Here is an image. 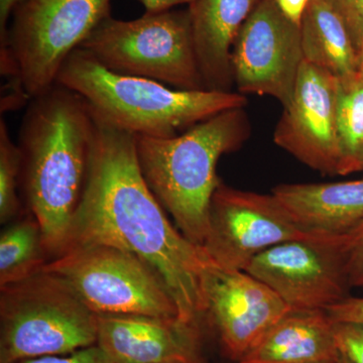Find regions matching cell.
<instances>
[{"instance_id":"f1b7e54d","label":"cell","mask_w":363,"mask_h":363,"mask_svg":"<svg viewBox=\"0 0 363 363\" xmlns=\"http://www.w3.org/2000/svg\"><path fill=\"white\" fill-rule=\"evenodd\" d=\"M140 1L145 7V13H156L171 11L173 7L181 6V4L190 6L194 0H140Z\"/></svg>"},{"instance_id":"52a82bcc","label":"cell","mask_w":363,"mask_h":363,"mask_svg":"<svg viewBox=\"0 0 363 363\" xmlns=\"http://www.w3.org/2000/svg\"><path fill=\"white\" fill-rule=\"evenodd\" d=\"M43 271L65 279L97 315L181 318L159 272L121 248L75 245L50 259Z\"/></svg>"},{"instance_id":"f546056e","label":"cell","mask_w":363,"mask_h":363,"mask_svg":"<svg viewBox=\"0 0 363 363\" xmlns=\"http://www.w3.org/2000/svg\"><path fill=\"white\" fill-rule=\"evenodd\" d=\"M358 73L363 75V40L362 47H360L359 50V70H358Z\"/></svg>"},{"instance_id":"1f68e13d","label":"cell","mask_w":363,"mask_h":363,"mask_svg":"<svg viewBox=\"0 0 363 363\" xmlns=\"http://www.w3.org/2000/svg\"><path fill=\"white\" fill-rule=\"evenodd\" d=\"M338 363V362H337Z\"/></svg>"},{"instance_id":"5bb4252c","label":"cell","mask_w":363,"mask_h":363,"mask_svg":"<svg viewBox=\"0 0 363 363\" xmlns=\"http://www.w3.org/2000/svg\"><path fill=\"white\" fill-rule=\"evenodd\" d=\"M98 345L114 363H207L200 321L98 315Z\"/></svg>"},{"instance_id":"4316f807","label":"cell","mask_w":363,"mask_h":363,"mask_svg":"<svg viewBox=\"0 0 363 363\" xmlns=\"http://www.w3.org/2000/svg\"><path fill=\"white\" fill-rule=\"evenodd\" d=\"M276 1L281 13L285 14L289 20L301 26L306 9L312 0H276Z\"/></svg>"},{"instance_id":"ac0fdd59","label":"cell","mask_w":363,"mask_h":363,"mask_svg":"<svg viewBox=\"0 0 363 363\" xmlns=\"http://www.w3.org/2000/svg\"><path fill=\"white\" fill-rule=\"evenodd\" d=\"M300 28L305 61L336 78L358 73L359 54L347 26L329 0H312Z\"/></svg>"},{"instance_id":"9c48e42d","label":"cell","mask_w":363,"mask_h":363,"mask_svg":"<svg viewBox=\"0 0 363 363\" xmlns=\"http://www.w3.org/2000/svg\"><path fill=\"white\" fill-rule=\"evenodd\" d=\"M292 310H325L350 297L347 234L285 241L255 257L245 271Z\"/></svg>"},{"instance_id":"5b68a950","label":"cell","mask_w":363,"mask_h":363,"mask_svg":"<svg viewBox=\"0 0 363 363\" xmlns=\"http://www.w3.org/2000/svg\"><path fill=\"white\" fill-rule=\"evenodd\" d=\"M98 315L65 279L40 271L0 288V363L96 345Z\"/></svg>"},{"instance_id":"ba28073f","label":"cell","mask_w":363,"mask_h":363,"mask_svg":"<svg viewBox=\"0 0 363 363\" xmlns=\"http://www.w3.org/2000/svg\"><path fill=\"white\" fill-rule=\"evenodd\" d=\"M111 0H23L11 14L1 51L9 52L30 99L57 84L69 56L111 16Z\"/></svg>"},{"instance_id":"603a6c76","label":"cell","mask_w":363,"mask_h":363,"mask_svg":"<svg viewBox=\"0 0 363 363\" xmlns=\"http://www.w3.org/2000/svg\"><path fill=\"white\" fill-rule=\"evenodd\" d=\"M341 18L359 54L363 40V0H329Z\"/></svg>"},{"instance_id":"d4e9b609","label":"cell","mask_w":363,"mask_h":363,"mask_svg":"<svg viewBox=\"0 0 363 363\" xmlns=\"http://www.w3.org/2000/svg\"><path fill=\"white\" fill-rule=\"evenodd\" d=\"M16 363H114L98 344L67 354L48 355Z\"/></svg>"},{"instance_id":"ffe728a7","label":"cell","mask_w":363,"mask_h":363,"mask_svg":"<svg viewBox=\"0 0 363 363\" xmlns=\"http://www.w3.org/2000/svg\"><path fill=\"white\" fill-rule=\"evenodd\" d=\"M336 125L339 145L337 175L363 172V75L338 78Z\"/></svg>"},{"instance_id":"7402d4cb","label":"cell","mask_w":363,"mask_h":363,"mask_svg":"<svg viewBox=\"0 0 363 363\" xmlns=\"http://www.w3.org/2000/svg\"><path fill=\"white\" fill-rule=\"evenodd\" d=\"M335 335L339 351L351 363H363V324L335 322Z\"/></svg>"},{"instance_id":"6da1fadb","label":"cell","mask_w":363,"mask_h":363,"mask_svg":"<svg viewBox=\"0 0 363 363\" xmlns=\"http://www.w3.org/2000/svg\"><path fill=\"white\" fill-rule=\"evenodd\" d=\"M95 118L87 182L63 252L105 245L133 253L159 272L182 319L201 321L203 274L211 259L174 226L150 190L138 164L136 136Z\"/></svg>"},{"instance_id":"4fadbf2b","label":"cell","mask_w":363,"mask_h":363,"mask_svg":"<svg viewBox=\"0 0 363 363\" xmlns=\"http://www.w3.org/2000/svg\"><path fill=\"white\" fill-rule=\"evenodd\" d=\"M337 82L335 76L304 60L292 102L284 107L274 133L278 147L329 175H337L339 164Z\"/></svg>"},{"instance_id":"d6986e66","label":"cell","mask_w":363,"mask_h":363,"mask_svg":"<svg viewBox=\"0 0 363 363\" xmlns=\"http://www.w3.org/2000/svg\"><path fill=\"white\" fill-rule=\"evenodd\" d=\"M48 257L42 228L28 210L1 231L0 288L38 274L49 262Z\"/></svg>"},{"instance_id":"2e32d148","label":"cell","mask_w":363,"mask_h":363,"mask_svg":"<svg viewBox=\"0 0 363 363\" xmlns=\"http://www.w3.org/2000/svg\"><path fill=\"white\" fill-rule=\"evenodd\" d=\"M272 194L307 233L346 235L363 219V179L283 184Z\"/></svg>"},{"instance_id":"83f0119b","label":"cell","mask_w":363,"mask_h":363,"mask_svg":"<svg viewBox=\"0 0 363 363\" xmlns=\"http://www.w3.org/2000/svg\"><path fill=\"white\" fill-rule=\"evenodd\" d=\"M21 1L23 0H0V44L6 40L11 14Z\"/></svg>"},{"instance_id":"cb8c5ba5","label":"cell","mask_w":363,"mask_h":363,"mask_svg":"<svg viewBox=\"0 0 363 363\" xmlns=\"http://www.w3.org/2000/svg\"><path fill=\"white\" fill-rule=\"evenodd\" d=\"M347 264L351 286L363 288V219L347 234Z\"/></svg>"},{"instance_id":"277c9868","label":"cell","mask_w":363,"mask_h":363,"mask_svg":"<svg viewBox=\"0 0 363 363\" xmlns=\"http://www.w3.org/2000/svg\"><path fill=\"white\" fill-rule=\"evenodd\" d=\"M250 135L247 111L229 109L172 138L136 136L138 164L147 185L176 227L202 247L210 205L220 184L222 156L240 149Z\"/></svg>"},{"instance_id":"3957f363","label":"cell","mask_w":363,"mask_h":363,"mask_svg":"<svg viewBox=\"0 0 363 363\" xmlns=\"http://www.w3.org/2000/svg\"><path fill=\"white\" fill-rule=\"evenodd\" d=\"M57 84L85 100L98 119L135 136L166 138L229 109L247 106L240 93L181 90L156 80L105 68L78 48L66 60Z\"/></svg>"},{"instance_id":"8992f818","label":"cell","mask_w":363,"mask_h":363,"mask_svg":"<svg viewBox=\"0 0 363 363\" xmlns=\"http://www.w3.org/2000/svg\"><path fill=\"white\" fill-rule=\"evenodd\" d=\"M80 48L116 73L152 79L176 89H206L188 9L145 13L133 21L108 16Z\"/></svg>"},{"instance_id":"44dd1931","label":"cell","mask_w":363,"mask_h":363,"mask_svg":"<svg viewBox=\"0 0 363 363\" xmlns=\"http://www.w3.org/2000/svg\"><path fill=\"white\" fill-rule=\"evenodd\" d=\"M21 152L11 140L7 124L0 121V222L6 224L18 216L21 201L18 195L21 184Z\"/></svg>"},{"instance_id":"4dcf8cb0","label":"cell","mask_w":363,"mask_h":363,"mask_svg":"<svg viewBox=\"0 0 363 363\" xmlns=\"http://www.w3.org/2000/svg\"><path fill=\"white\" fill-rule=\"evenodd\" d=\"M338 363H351V362L350 359H348L347 357H345V355L340 352V355H339Z\"/></svg>"},{"instance_id":"484cf974","label":"cell","mask_w":363,"mask_h":363,"mask_svg":"<svg viewBox=\"0 0 363 363\" xmlns=\"http://www.w3.org/2000/svg\"><path fill=\"white\" fill-rule=\"evenodd\" d=\"M326 311L336 323L363 324V298L350 296Z\"/></svg>"},{"instance_id":"e0dca14e","label":"cell","mask_w":363,"mask_h":363,"mask_svg":"<svg viewBox=\"0 0 363 363\" xmlns=\"http://www.w3.org/2000/svg\"><path fill=\"white\" fill-rule=\"evenodd\" d=\"M335 322L325 310H292L238 363H337Z\"/></svg>"},{"instance_id":"7a4b0ae2","label":"cell","mask_w":363,"mask_h":363,"mask_svg":"<svg viewBox=\"0 0 363 363\" xmlns=\"http://www.w3.org/2000/svg\"><path fill=\"white\" fill-rule=\"evenodd\" d=\"M96 133L85 100L58 84L30 100L21 121V183L52 259L63 252L84 192Z\"/></svg>"},{"instance_id":"30bf717a","label":"cell","mask_w":363,"mask_h":363,"mask_svg":"<svg viewBox=\"0 0 363 363\" xmlns=\"http://www.w3.org/2000/svg\"><path fill=\"white\" fill-rule=\"evenodd\" d=\"M311 235L298 225L272 193L238 190L221 181L212 197L202 247L217 266L245 271L264 250Z\"/></svg>"},{"instance_id":"9a60e30c","label":"cell","mask_w":363,"mask_h":363,"mask_svg":"<svg viewBox=\"0 0 363 363\" xmlns=\"http://www.w3.org/2000/svg\"><path fill=\"white\" fill-rule=\"evenodd\" d=\"M260 0H194L188 7L196 56L208 90L231 92V51Z\"/></svg>"},{"instance_id":"8fae6325","label":"cell","mask_w":363,"mask_h":363,"mask_svg":"<svg viewBox=\"0 0 363 363\" xmlns=\"http://www.w3.org/2000/svg\"><path fill=\"white\" fill-rule=\"evenodd\" d=\"M303 62L300 26L281 13L276 0H260L231 51L234 84L240 94L274 97L288 106Z\"/></svg>"},{"instance_id":"7c38bea8","label":"cell","mask_w":363,"mask_h":363,"mask_svg":"<svg viewBox=\"0 0 363 363\" xmlns=\"http://www.w3.org/2000/svg\"><path fill=\"white\" fill-rule=\"evenodd\" d=\"M204 316L213 325L222 350L238 362L291 308L278 294L245 271L213 262L203 274Z\"/></svg>"}]
</instances>
